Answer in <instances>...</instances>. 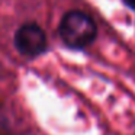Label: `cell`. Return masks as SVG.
Instances as JSON below:
<instances>
[{
	"mask_svg": "<svg viewBox=\"0 0 135 135\" xmlns=\"http://www.w3.org/2000/svg\"><path fill=\"white\" fill-rule=\"evenodd\" d=\"M58 35L67 48L81 51L96 41L97 25L90 15L71 9L60 21Z\"/></svg>",
	"mask_w": 135,
	"mask_h": 135,
	"instance_id": "6da1fadb",
	"label": "cell"
},
{
	"mask_svg": "<svg viewBox=\"0 0 135 135\" xmlns=\"http://www.w3.org/2000/svg\"><path fill=\"white\" fill-rule=\"evenodd\" d=\"M13 45L21 55L33 60L42 55L48 48V38L45 31L35 22H26L16 29Z\"/></svg>",
	"mask_w": 135,
	"mask_h": 135,
	"instance_id": "7a4b0ae2",
	"label": "cell"
},
{
	"mask_svg": "<svg viewBox=\"0 0 135 135\" xmlns=\"http://www.w3.org/2000/svg\"><path fill=\"white\" fill-rule=\"evenodd\" d=\"M122 4L128 7L131 12L135 13V0H122Z\"/></svg>",
	"mask_w": 135,
	"mask_h": 135,
	"instance_id": "3957f363",
	"label": "cell"
},
{
	"mask_svg": "<svg viewBox=\"0 0 135 135\" xmlns=\"http://www.w3.org/2000/svg\"><path fill=\"white\" fill-rule=\"evenodd\" d=\"M134 135H135V131H134Z\"/></svg>",
	"mask_w": 135,
	"mask_h": 135,
	"instance_id": "277c9868",
	"label": "cell"
}]
</instances>
